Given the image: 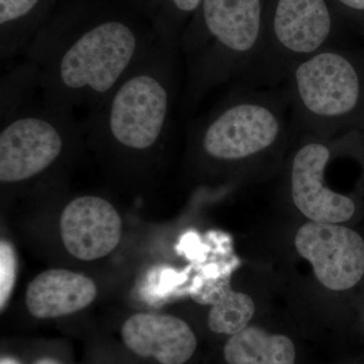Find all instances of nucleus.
I'll use <instances>...</instances> for the list:
<instances>
[{
	"label": "nucleus",
	"instance_id": "7",
	"mask_svg": "<svg viewBox=\"0 0 364 364\" xmlns=\"http://www.w3.org/2000/svg\"><path fill=\"white\" fill-rule=\"evenodd\" d=\"M331 33L332 16L326 0H277L259 57L237 82L261 88L284 85L294 67L331 47Z\"/></svg>",
	"mask_w": 364,
	"mask_h": 364
},
{
	"label": "nucleus",
	"instance_id": "8",
	"mask_svg": "<svg viewBox=\"0 0 364 364\" xmlns=\"http://www.w3.org/2000/svg\"><path fill=\"white\" fill-rule=\"evenodd\" d=\"M289 168V196L294 207L310 221L341 224L356 212L350 196L333 191L326 183V170L332 157V139L301 136Z\"/></svg>",
	"mask_w": 364,
	"mask_h": 364
},
{
	"label": "nucleus",
	"instance_id": "18",
	"mask_svg": "<svg viewBox=\"0 0 364 364\" xmlns=\"http://www.w3.org/2000/svg\"><path fill=\"white\" fill-rule=\"evenodd\" d=\"M337 2L353 13L364 14V0H337Z\"/></svg>",
	"mask_w": 364,
	"mask_h": 364
},
{
	"label": "nucleus",
	"instance_id": "1",
	"mask_svg": "<svg viewBox=\"0 0 364 364\" xmlns=\"http://www.w3.org/2000/svg\"><path fill=\"white\" fill-rule=\"evenodd\" d=\"M154 26L105 0H73L23 52L39 78L43 104L87 112L105 100L158 40Z\"/></svg>",
	"mask_w": 364,
	"mask_h": 364
},
{
	"label": "nucleus",
	"instance_id": "9",
	"mask_svg": "<svg viewBox=\"0 0 364 364\" xmlns=\"http://www.w3.org/2000/svg\"><path fill=\"white\" fill-rule=\"evenodd\" d=\"M294 246L312 265L318 282L330 291H347L363 279L364 240L350 228L310 221L296 232Z\"/></svg>",
	"mask_w": 364,
	"mask_h": 364
},
{
	"label": "nucleus",
	"instance_id": "13",
	"mask_svg": "<svg viewBox=\"0 0 364 364\" xmlns=\"http://www.w3.org/2000/svg\"><path fill=\"white\" fill-rule=\"evenodd\" d=\"M193 301L212 306L208 316L210 331L233 336L248 327L255 314V304L250 296L234 291L228 277L202 282L191 293Z\"/></svg>",
	"mask_w": 364,
	"mask_h": 364
},
{
	"label": "nucleus",
	"instance_id": "19",
	"mask_svg": "<svg viewBox=\"0 0 364 364\" xmlns=\"http://www.w3.org/2000/svg\"><path fill=\"white\" fill-rule=\"evenodd\" d=\"M33 364H62L60 361L57 360V359L51 358H44L38 359Z\"/></svg>",
	"mask_w": 364,
	"mask_h": 364
},
{
	"label": "nucleus",
	"instance_id": "16",
	"mask_svg": "<svg viewBox=\"0 0 364 364\" xmlns=\"http://www.w3.org/2000/svg\"><path fill=\"white\" fill-rule=\"evenodd\" d=\"M37 91H40L37 71L30 62L23 60L2 78L1 119L31 104Z\"/></svg>",
	"mask_w": 364,
	"mask_h": 364
},
{
	"label": "nucleus",
	"instance_id": "17",
	"mask_svg": "<svg viewBox=\"0 0 364 364\" xmlns=\"http://www.w3.org/2000/svg\"><path fill=\"white\" fill-rule=\"evenodd\" d=\"M18 258L13 246L6 240L0 243V308L1 312L9 303L16 284Z\"/></svg>",
	"mask_w": 364,
	"mask_h": 364
},
{
	"label": "nucleus",
	"instance_id": "14",
	"mask_svg": "<svg viewBox=\"0 0 364 364\" xmlns=\"http://www.w3.org/2000/svg\"><path fill=\"white\" fill-rule=\"evenodd\" d=\"M57 0H0V59L11 61L49 21Z\"/></svg>",
	"mask_w": 364,
	"mask_h": 364
},
{
	"label": "nucleus",
	"instance_id": "4",
	"mask_svg": "<svg viewBox=\"0 0 364 364\" xmlns=\"http://www.w3.org/2000/svg\"><path fill=\"white\" fill-rule=\"evenodd\" d=\"M177 42L184 62L181 105L191 111L215 88L239 81L262 49V0H203Z\"/></svg>",
	"mask_w": 364,
	"mask_h": 364
},
{
	"label": "nucleus",
	"instance_id": "3",
	"mask_svg": "<svg viewBox=\"0 0 364 364\" xmlns=\"http://www.w3.org/2000/svg\"><path fill=\"white\" fill-rule=\"evenodd\" d=\"M189 154L213 166H251L280 157L294 142L284 86H235L186 131Z\"/></svg>",
	"mask_w": 364,
	"mask_h": 364
},
{
	"label": "nucleus",
	"instance_id": "5",
	"mask_svg": "<svg viewBox=\"0 0 364 364\" xmlns=\"http://www.w3.org/2000/svg\"><path fill=\"white\" fill-rule=\"evenodd\" d=\"M282 86L294 142L364 133V51L326 48L294 67Z\"/></svg>",
	"mask_w": 364,
	"mask_h": 364
},
{
	"label": "nucleus",
	"instance_id": "12",
	"mask_svg": "<svg viewBox=\"0 0 364 364\" xmlns=\"http://www.w3.org/2000/svg\"><path fill=\"white\" fill-rule=\"evenodd\" d=\"M95 282L67 269L46 270L28 284L26 304L33 317L47 320L83 310L97 298Z\"/></svg>",
	"mask_w": 364,
	"mask_h": 364
},
{
	"label": "nucleus",
	"instance_id": "11",
	"mask_svg": "<svg viewBox=\"0 0 364 364\" xmlns=\"http://www.w3.org/2000/svg\"><path fill=\"white\" fill-rule=\"evenodd\" d=\"M127 348L160 364H184L198 346L195 333L188 323L170 315L140 313L131 316L122 328Z\"/></svg>",
	"mask_w": 364,
	"mask_h": 364
},
{
	"label": "nucleus",
	"instance_id": "6",
	"mask_svg": "<svg viewBox=\"0 0 364 364\" xmlns=\"http://www.w3.org/2000/svg\"><path fill=\"white\" fill-rule=\"evenodd\" d=\"M82 145L85 126L74 112L26 105L1 119L0 181L13 186L31 181Z\"/></svg>",
	"mask_w": 364,
	"mask_h": 364
},
{
	"label": "nucleus",
	"instance_id": "10",
	"mask_svg": "<svg viewBox=\"0 0 364 364\" xmlns=\"http://www.w3.org/2000/svg\"><path fill=\"white\" fill-rule=\"evenodd\" d=\"M121 215L112 203L97 196H80L66 203L60 218L62 241L80 260L105 257L119 245Z\"/></svg>",
	"mask_w": 364,
	"mask_h": 364
},
{
	"label": "nucleus",
	"instance_id": "15",
	"mask_svg": "<svg viewBox=\"0 0 364 364\" xmlns=\"http://www.w3.org/2000/svg\"><path fill=\"white\" fill-rule=\"evenodd\" d=\"M296 347L291 338L248 326L231 336L224 347L228 364H294Z\"/></svg>",
	"mask_w": 364,
	"mask_h": 364
},
{
	"label": "nucleus",
	"instance_id": "2",
	"mask_svg": "<svg viewBox=\"0 0 364 364\" xmlns=\"http://www.w3.org/2000/svg\"><path fill=\"white\" fill-rule=\"evenodd\" d=\"M178 46L160 38L102 102L87 112L85 144L100 153L143 159L169 138L178 97Z\"/></svg>",
	"mask_w": 364,
	"mask_h": 364
}]
</instances>
